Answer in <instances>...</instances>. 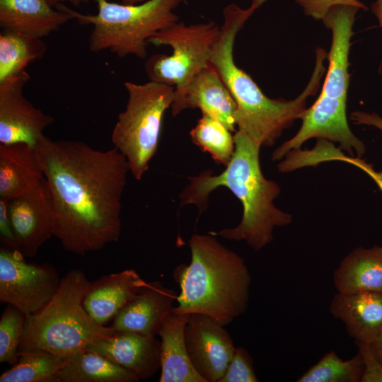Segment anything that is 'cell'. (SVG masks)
I'll use <instances>...</instances> for the list:
<instances>
[{"mask_svg":"<svg viewBox=\"0 0 382 382\" xmlns=\"http://www.w3.org/2000/svg\"><path fill=\"white\" fill-rule=\"evenodd\" d=\"M329 311L345 325L355 343L371 344L382 330V294L363 291L337 293Z\"/></svg>","mask_w":382,"mask_h":382,"instance_id":"e0dca14e","label":"cell"},{"mask_svg":"<svg viewBox=\"0 0 382 382\" xmlns=\"http://www.w3.org/2000/svg\"><path fill=\"white\" fill-rule=\"evenodd\" d=\"M219 30L220 26L214 21L190 25L178 21L148 40L156 46H169L173 50L170 55L151 56L144 66L149 81L175 88L173 103L181 98L194 76L211 65L213 46Z\"/></svg>","mask_w":382,"mask_h":382,"instance_id":"ba28073f","label":"cell"},{"mask_svg":"<svg viewBox=\"0 0 382 382\" xmlns=\"http://www.w3.org/2000/svg\"><path fill=\"white\" fill-rule=\"evenodd\" d=\"M96 14H85L62 4L56 7L72 15L81 25H92L88 47L93 52L108 50L119 57L147 56L148 40L158 32L179 21L174 10L183 0H148L125 4L94 0Z\"/></svg>","mask_w":382,"mask_h":382,"instance_id":"8992f818","label":"cell"},{"mask_svg":"<svg viewBox=\"0 0 382 382\" xmlns=\"http://www.w3.org/2000/svg\"><path fill=\"white\" fill-rule=\"evenodd\" d=\"M253 359L243 347H236L233 356L218 382H257Z\"/></svg>","mask_w":382,"mask_h":382,"instance_id":"f1b7e54d","label":"cell"},{"mask_svg":"<svg viewBox=\"0 0 382 382\" xmlns=\"http://www.w3.org/2000/svg\"><path fill=\"white\" fill-rule=\"evenodd\" d=\"M71 19V14L54 9L45 0H0V25L6 30L42 38Z\"/></svg>","mask_w":382,"mask_h":382,"instance_id":"ac0fdd59","label":"cell"},{"mask_svg":"<svg viewBox=\"0 0 382 382\" xmlns=\"http://www.w3.org/2000/svg\"><path fill=\"white\" fill-rule=\"evenodd\" d=\"M26 316L8 304L0 318V362L14 365L18 360V347Z\"/></svg>","mask_w":382,"mask_h":382,"instance_id":"83f0119b","label":"cell"},{"mask_svg":"<svg viewBox=\"0 0 382 382\" xmlns=\"http://www.w3.org/2000/svg\"><path fill=\"white\" fill-rule=\"evenodd\" d=\"M47 50L42 38L4 30L0 34V82L25 70Z\"/></svg>","mask_w":382,"mask_h":382,"instance_id":"cb8c5ba5","label":"cell"},{"mask_svg":"<svg viewBox=\"0 0 382 382\" xmlns=\"http://www.w3.org/2000/svg\"><path fill=\"white\" fill-rule=\"evenodd\" d=\"M0 238L4 247L15 250V238L8 214V200L3 198H0Z\"/></svg>","mask_w":382,"mask_h":382,"instance_id":"d6a6232c","label":"cell"},{"mask_svg":"<svg viewBox=\"0 0 382 382\" xmlns=\"http://www.w3.org/2000/svg\"><path fill=\"white\" fill-rule=\"evenodd\" d=\"M146 284L132 269L102 276L89 282L83 306L98 324L105 325Z\"/></svg>","mask_w":382,"mask_h":382,"instance_id":"2e32d148","label":"cell"},{"mask_svg":"<svg viewBox=\"0 0 382 382\" xmlns=\"http://www.w3.org/2000/svg\"><path fill=\"white\" fill-rule=\"evenodd\" d=\"M8 214L15 250L25 257L35 256L40 247L54 236V212L46 179L8 200Z\"/></svg>","mask_w":382,"mask_h":382,"instance_id":"8fae6325","label":"cell"},{"mask_svg":"<svg viewBox=\"0 0 382 382\" xmlns=\"http://www.w3.org/2000/svg\"><path fill=\"white\" fill-rule=\"evenodd\" d=\"M86 348L128 371L139 381L151 378L161 369V341L156 337L129 331L94 341Z\"/></svg>","mask_w":382,"mask_h":382,"instance_id":"4fadbf2b","label":"cell"},{"mask_svg":"<svg viewBox=\"0 0 382 382\" xmlns=\"http://www.w3.org/2000/svg\"><path fill=\"white\" fill-rule=\"evenodd\" d=\"M341 161L352 164L364 171L377 184L382 191V171L377 172L374 169L373 165L366 163L361 158L345 156L339 149L334 145H330L325 154V161Z\"/></svg>","mask_w":382,"mask_h":382,"instance_id":"4dcf8cb0","label":"cell"},{"mask_svg":"<svg viewBox=\"0 0 382 382\" xmlns=\"http://www.w3.org/2000/svg\"><path fill=\"white\" fill-rule=\"evenodd\" d=\"M34 149L53 205L54 236L63 248L84 255L117 242L129 171L125 156L115 147L100 151L45 136Z\"/></svg>","mask_w":382,"mask_h":382,"instance_id":"6da1fadb","label":"cell"},{"mask_svg":"<svg viewBox=\"0 0 382 382\" xmlns=\"http://www.w3.org/2000/svg\"><path fill=\"white\" fill-rule=\"evenodd\" d=\"M360 8L353 6L337 5L332 7L322 20L332 33L330 50L327 55L328 71L323 86L329 90L347 92L350 40L357 13Z\"/></svg>","mask_w":382,"mask_h":382,"instance_id":"d6986e66","label":"cell"},{"mask_svg":"<svg viewBox=\"0 0 382 382\" xmlns=\"http://www.w3.org/2000/svg\"><path fill=\"white\" fill-rule=\"evenodd\" d=\"M177 298L178 294L161 282H147L118 312L110 327L115 332L129 331L156 337L173 312Z\"/></svg>","mask_w":382,"mask_h":382,"instance_id":"5bb4252c","label":"cell"},{"mask_svg":"<svg viewBox=\"0 0 382 382\" xmlns=\"http://www.w3.org/2000/svg\"><path fill=\"white\" fill-rule=\"evenodd\" d=\"M146 1L148 0H121L122 3L125 4H137Z\"/></svg>","mask_w":382,"mask_h":382,"instance_id":"74e56055","label":"cell"},{"mask_svg":"<svg viewBox=\"0 0 382 382\" xmlns=\"http://www.w3.org/2000/svg\"><path fill=\"white\" fill-rule=\"evenodd\" d=\"M44 178L34 148L25 143L0 144V198H15Z\"/></svg>","mask_w":382,"mask_h":382,"instance_id":"ffe728a7","label":"cell"},{"mask_svg":"<svg viewBox=\"0 0 382 382\" xmlns=\"http://www.w3.org/2000/svg\"><path fill=\"white\" fill-rule=\"evenodd\" d=\"M267 0H253L247 8L230 4L223 11V24L213 46L210 64L218 72L234 98L236 125L261 146H272L307 108L306 100L315 96L325 72V56L318 53L311 79L295 99H272L266 96L249 74L233 59V45L246 21Z\"/></svg>","mask_w":382,"mask_h":382,"instance_id":"7a4b0ae2","label":"cell"},{"mask_svg":"<svg viewBox=\"0 0 382 382\" xmlns=\"http://www.w3.org/2000/svg\"><path fill=\"white\" fill-rule=\"evenodd\" d=\"M62 278L48 263H28L18 251L0 250V301L26 316L44 308L59 289Z\"/></svg>","mask_w":382,"mask_h":382,"instance_id":"9c48e42d","label":"cell"},{"mask_svg":"<svg viewBox=\"0 0 382 382\" xmlns=\"http://www.w3.org/2000/svg\"><path fill=\"white\" fill-rule=\"evenodd\" d=\"M364 363L361 382H382V364L373 354L370 344L356 343Z\"/></svg>","mask_w":382,"mask_h":382,"instance_id":"1f68e13d","label":"cell"},{"mask_svg":"<svg viewBox=\"0 0 382 382\" xmlns=\"http://www.w3.org/2000/svg\"><path fill=\"white\" fill-rule=\"evenodd\" d=\"M60 382H137L132 374L88 348L64 358Z\"/></svg>","mask_w":382,"mask_h":382,"instance_id":"603a6c76","label":"cell"},{"mask_svg":"<svg viewBox=\"0 0 382 382\" xmlns=\"http://www.w3.org/2000/svg\"><path fill=\"white\" fill-rule=\"evenodd\" d=\"M128 98L113 128L111 139L126 158L129 171L140 180L155 155L161 133L163 118L175 98V88L149 81L124 83Z\"/></svg>","mask_w":382,"mask_h":382,"instance_id":"52a82bcc","label":"cell"},{"mask_svg":"<svg viewBox=\"0 0 382 382\" xmlns=\"http://www.w3.org/2000/svg\"><path fill=\"white\" fill-rule=\"evenodd\" d=\"M352 118L356 123L374 125L382 131V118L376 114L357 111L352 113Z\"/></svg>","mask_w":382,"mask_h":382,"instance_id":"836d02e7","label":"cell"},{"mask_svg":"<svg viewBox=\"0 0 382 382\" xmlns=\"http://www.w3.org/2000/svg\"><path fill=\"white\" fill-rule=\"evenodd\" d=\"M189 316L173 311L161 328L159 382H206L193 367L187 351L184 330Z\"/></svg>","mask_w":382,"mask_h":382,"instance_id":"44dd1931","label":"cell"},{"mask_svg":"<svg viewBox=\"0 0 382 382\" xmlns=\"http://www.w3.org/2000/svg\"><path fill=\"white\" fill-rule=\"evenodd\" d=\"M88 283L79 270H71L62 277L49 303L26 316L18 355L44 350L64 358L115 332L110 326L98 324L86 311L83 300Z\"/></svg>","mask_w":382,"mask_h":382,"instance_id":"5b68a950","label":"cell"},{"mask_svg":"<svg viewBox=\"0 0 382 382\" xmlns=\"http://www.w3.org/2000/svg\"><path fill=\"white\" fill-rule=\"evenodd\" d=\"M64 357L44 350L21 353L13 366L0 376V382H60Z\"/></svg>","mask_w":382,"mask_h":382,"instance_id":"d4e9b609","label":"cell"},{"mask_svg":"<svg viewBox=\"0 0 382 382\" xmlns=\"http://www.w3.org/2000/svg\"><path fill=\"white\" fill-rule=\"evenodd\" d=\"M364 372L361 354L343 361L334 351L324 354L296 381L297 382H359Z\"/></svg>","mask_w":382,"mask_h":382,"instance_id":"4316f807","label":"cell"},{"mask_svg":"<svg viewBox=\"0 0 382 382\" xmlns=\"http://www.w3.org/2000/svg\"><path fill=\"white\" fill-rule=\"evenodd\" d=\"M371 11L376 16L380 26L382 28V0H376L371 4Z\"/></svg>","mask_w":382,"mask_h":382,"instance_id":"d590c367","label":"cell"},{"mask_svg":"<svg viewBox=\"0 0 382 382\" xmlns=\"http://www.w3.org/2000/svg\"><path fill=\"white\" fill-rule=\"evenodd\" d=\"M231 132L219 120L202 114L190 132L192 142L202 151L209 153L217 164L226 166L235 149Z\"/></svg>","mask_w":382,"mask_h":382,"instance_id":"484cf974","label":"cell"},{"mask_svg":"<svg viewBox=\"0 0 382 382\" xmlns=\"http://www.w3.org/2000/svg\"><path fill=\"white\" fill-rule=\"evenodd\" d=\"M306 16L316 20H323L329 10L337 5H348L366 10V6L359 0H295Z\"/></svg>","mask_w":382,"mask_h":382,"instance_id":"f546056e","label":"cell"},{"mask_svg":"<svg viewBox=\"0 0 382 382\" xmlns=\"http://www.w3.org/2000/svg\"><path fill=\"white\" fill-rule=\"evenodd\" d=\"M233 137L234 152L225 170L219 175L206 170L191 177L180 195V206L194 204L202 213L207 208L210 193L219 187H227L243 205L241 221L236 227L208 233L228 240L244 241L259 251L272 241L274 228L290 224L292 216L274 204L281 189L262 172L261 146L238 130Z\"/></svg>","mask_w":382,"mask_h":382,"instance_id":"3957f363","label":"cell"},{"mask_svg":"<svg viewBox=\"0 0 382 382\" xmlns=\"http://www.w3.org/2000/svg\"><path fill=\"white\" fill-rule=\"evenodd\" d=\"M333 283L341 294H382V247L354 249L333 272Z\"/></svg>","mask_w":382,"mask_h":382,"instance_id":"7402d4cb","label":"cell"},{"mask_svg":"<svg viewBox=\"0 0 382 382\" xmlns=\"http://www.w3.org/2000/svg\"><path fill=\"white\" fill-rule=\"evenodd\" d=\"M191 260L173 270L179 285L173 312L201 313L226 326L247 309L251 276L242 257L208 233L189 240Z\"/></svg>","mask_w":382,"mask_h":382,"instance_id":"277c9868","label":"cell"},{"mask_svg":"<svg viewBox=\"0 0 382 382\" xmlns=\"http://www.w3.org/2000/svg\"><path fill=\"white\" fill-rule=\"evenodd\" d=\"M184 337L195 369L206 382H218L236 347L224 325L209 316L192 313L185 325Z\"/></svg>","mask_w":382,"mask_h":382,"instance_id":"7c38bea8","label":"cell"},{"mask_svg":"<svg viewBox=\"0 0 382 382\" xmlns=\"http://www.w3.org/2000/svg\"><path fill=\"white\" fill-rule=\"evenodd\" d=\"M30 76L24 70L0 82V143H25L35 148L52 116L35 107L23 95Z\"/></svg>","mask_w":382,"mask_h":382,"instance_id":"30bf717a","label":"cell"},{"mask_svg":"<svg viewBox=\"0 0 382 382\" xmlns=\"http://www.w3.org/2000/svg\"><path fill=\"white\" fill-rule=\"evenodd\" d=\"M47 4L52 7L56 6L57 5L62 4L64 1L70 2L74 6H79L83 4H88L91 0H45Z\"/></svg>","mask_w":382,"mask_h":382,"instance_id":"8d00e7d4","label":"cell"},{"mask_svg":"<svg viewBox=\"0 0 382 382\" xmlns=\"http://www.w3.org/2000/svg\"><path fill=\"white\" fill-rule=\"evenodd\" d=\"M371 351L378 361L382 364V330L370 344Z\"/></svg>","mask_w":382,"mask_h":382,"instance_id":"e575fe53","label":"cell"},{"mask_svg":"<svg viewBox=\"0 0 382 382\" xmlns=\"http://www.w3.org/2000/svg\"><path fill=\"white\" fill-rule=\"evenodd\" d=\"M173 116L187 108H198L235 132L236 103L216 70L209 66L197 72L181 98L170 107Z\"/></svg>","mask_w":382,"mask_h":382,"instance_id":"9a60e30c","label":"cell"}]
</instances>
